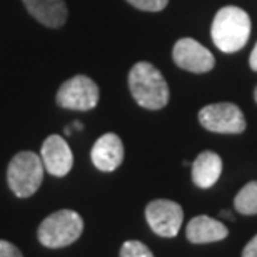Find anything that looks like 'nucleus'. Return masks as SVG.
<instances>
[{
  "label": "nucleus",
  "instance_id": "obj_1",
  "mask_svg": "<svg viewBox=\"0 0 257 257\" xmlns=\"http://www.w3.org/2000/svg\"><path fill=\"white\" fill-rule=\"evenodd\" d=\"M128 89L144 109L159 110L169 102V85L161 70L151 62H137L128 72Z\"/></svg>",
  "mask_w": 257,
  "mask_h": 257
},
{
  "label": "nucleus",
  "instance_id": "obj_2",
  "mask_svg": "<svg viewBox=\"0 0 257 257\" xmlns=\"http://www.w3.org/2000/svg\"><path fill=\"white\" fill-rule=\"evenodd\" d=\"M210 34L212 42L220 52L234 54L247 44L250 35V17L245 10L234 5L222 7L215 14Z\"/></svg>",
  "mask_w": 257,
  "mask_h": 257
},
{
  "label": "nucleus",
  "instance_id": "obj_3",
  "mask_svg": "<svg viewBox=\"0 0 257 257\" xmlns=\"http://www.w3.org/2000/svg\"><path fill=\"white\" fill-rule=\"evenodd\" d=\"M84 220L75 210L62 209L47 215L39 225L37 235L40 244L49 249H62L74 244L82 235Z\"/></svg>",
  "mask_w": 257,
  "mask_h": 257
},
{
  "label": "nucleus",
  "instance_id": "obj_4",
  "mask_svg": "<svg viewBox=\"0 0 257 257\" xmlns=\"http://www.w3.org/2000/svg\"><path fill=\"white\" fill-rule=\"evenodd\" d=\"M44 162L35 152L24 151L12 157L7 169L9 187L17 197H30L44 181Z\"/></svg>",
  "mask_w": 257,
  "mask_h": 257
},
{
  "label": "nucleus",
  "instance_id": "obj_5",
  "mask_svg": "<svg viewBox=\"0 0 257 257\" xmlns=\"http://www.w3.org/2000/svg\"><path fill=\"white\" fill-rule=\"evenodd\" d=\"M199 122L204 128L215 134H240L245 131L242 110L230 102L205 105L199 112Z\"/></svg>",
  "mask_w": 257,
  "mask_h": 257
},
{
  "label": "nucleus",
  "instance_id": "obj_6",
  "mask_svg": "<svg viewBox=\"0 0 257 257\" xmlns=\"http://www.w3.org/2000/svg\"><path fill=\"white\" fill-rule=\"evenodd\" d=\"M57 104L70 110H90L99 104V87L90 77L75 75L59 89Z\"/></svg>",
  "mask_w": 257,
  "mask_h": 257
},
{
  "label": "nucleus",
  "instance_id": "obj_7",
  "mask_svg": "<svg viewBox=\"0 0 257 257\" xmlns=\"http://www.w3.org/2000/svg\"><path fill=\"white\" fill-rule=\"evenodd\" d=\"M146 219L151 229L161 237H176L182 227L184 210L177 202L156 199L147 204Z\"/></svg>",
  "mask_w": 257,
  "mask_h": 257
},
{
  "label": "nucleus",
  "instance_id": "obj_8",
  "mask_svg": "<svg viewBox=\"0 0 257 257\" xmlns=\"http://www.w3.org/2000/svg\"><path fill=\"white\" fill-rule=\"evenodd\" d=\"M172 59L181 69L194 72V74H204V72L212 70L215 64L214 55L202 44L191 37L177 40L172 50Z\"/></svg>",
  "mask_w": 257,
  "mask_h": 257
},
{
  "label": "nucleus",
  "instance_id": "obj_9",
  "mask_svg": "<svg viewBox=\"0 0 257 257\" xmlns=\"http://www.w3.org/2000/svg\"><path fill=\"white\" fill-rule=\"evenodd\" d=\"M40 157H42L45 171L55 177L67 176L74 166V156H72L69 144L65 142L64 137L55 136V134L45 139Z\"/></svg>",
  "mask_w": 257,
  "mask_h": 257
},
{
  "label": "nucleus",
  "instance_id": "obj_10",
  "mask_svg": "<svg viewBox=\"0 0 257 257\" xmlns=\"http://www.w3.org/2000/svg\"><path fill=\"white\" fill-rule=\"evenodd\" d=\"M94 166L102 172H112L124 161V144L117 134L107 132L97 139L90 151Z\"/></svg>",
  "mask_w": 257,
  "mask_h": 257
},
{
  "label": "nucleus",
  "instance_id": "obj_11",
  "mask_svg": "<svg viewBox=\"0 0 257 257\" xmlns=\"http://www.w3.org/2000/svg\"><path fill=\"white\" fill-rule=\"evenodd\" d=\"M22 2L35 20L50 29L62 27L69 15L64 0H22Z\"/></svg>",
  "mask_w": 257,
  "mask_h": 257
},
{
  "label": "nucleus",
  "instance_id": "obj_12",
  "mask_svg": "<svg viewBox=\"0 0 257 257\" xmlns=\"http://www.w3.org/2000/svg\"><path fill=\"white\" fill-rule=\"evenodd\" d=\"M229 235V229L222 222L209 215H197L189 220L186 229V237L192 244H209L217 242Z\"/></svg>",
  "mask_w": 257,
  "mask_h": 257
},
{
  "label": "nucleus",
  "instance_id": "obj_13",
  "mask_svg": "<svg viewBox=\"0 0 257 257\" xmlns=\"http://www.w3.org/2000/svg\"><path fill=\"white\" fill-rule=\"evenodd\" d=\"M222 174V159L215 152L199 154L192 164V182L200 189L212 187Z\"/></svg>",
  "mask_w": 257,
  "mask_h": 257
},
{
  "label": "nucleus",
  "instance_id": "obj_14",
  "mask_svg": "<svg viewBox=\"0 0 257 257\" xmlns=\"http://www.w3.org/2000/svg\"><path fill=\"white\" fill-rule=\"evenodd\" d=\"M234 207L242 215L257 214V182H247L234 199Z\"/></svg>",
  "mask_w": 257,
  "mask_h": 257
},
{
  "label": "nucleus",
  "instance_id": "obj_15",
  "mask_svg": "<svg viewBox=\"0 0 257 257\" xmlns=\"http://www.w3.org/2000/svg\"><path fill=\"white\" fill-rule=\"evenodd\" d=\"M120 257H154L152 250L139 240H127L120 249Z\"/></svg>",
  "mask_w": 257,
  "mask_h": 257
},
{
  "label": "nucleus",
  "instance_id": "obj_16",
  "mask_svg": "<svg viewBox=\"0 0 257 257\" xmlns=\"http://www.w3.org/2000/svg\"><path fill=\"white\" fill-rule=\"evenodd\" d=\"M127 2L139 10H146V12H161L162 9H166L169 0H127Z\"/></svg>",
  "mask_w": 257,
  "mask_h": 257
},
{
  "label": "nucleus",
  "instance_id": "obj_17",
  "mask_svg": "<svg viewBox=\"0 0 257 257\" xmlns=\"http://www.w3.org/2000/svg\"><path fill=\"white\" fill-rule=\"evenodd\" d=\"M0 257H24V255L19 250V247L10 244L9 240L0 239Z\"/></svg>",
  "mask_w": 257,
  "mask_h": 257
},
{
  "label": "nucleus",
  "instance_id": "obj_18",
  "mask_svg": "<svg viewBox=\"0 0 257 257\" xmlns=\"http://www.w3.org/2000/svg\"><path fill=\"white\" fill-rule=\"evenodd\" d=\"M240 257H257V234L247 242Z\"/></svg>",
  "mask_w": 257,
  "mask_h": 257
},
{
  "label": "nucleus",
  "instance_id": "obj_19",
  "mask_svg": "<svg viewBox=\"0 0 257 257\" xmlns=\"http://www.w3.org/2000/svg\"><path fill=\"white\" fill-rule=\"evenodd\" d=\"M249 64H250V69L255 70L257 72V44H255V47L254 50L250 52V59H249Z\"/></svg>",
  "mask_w": 257,
  "mask_h": 257
},
{
  "label": "nucleus",
  "instance_id": "obj_20",
  "mask_svg": "<svg viewBox=\"0 0 257 257\" xmlns=\"http://www.w3.org/2000/svg\"><path fill=\"white\" fill-rule=\"evenodd\" d=\"M220 215H222V217H225V219H234L232 214H230L229 210H222V212H220Z\"/></svg>",
  "mask_w": 257,
  "mask_h": 257
},
{
  "label": "nucleus",
  "instance_id": "obj_21",
  "mask_svg": "<svg viewBox=\"0 0 257 257\" xmlns=\"http://www.w3.org/2000/svg\"><path fill=\"white\" fill-rule=\"evenodd\" d=\"M74 127L75 128H84V125H82L80 122H74Z\"/></svg>",
  "mask_w": 257,
  "mask_h": 257
},
{
  "label": "nucleus",
  "instance_id": "obj_22",
  "mask_svg": "<svg viewBox=\"0 0 257 257\" xmlns=\"http://www.w3.org/2000/svg\"><path fill=\"white\" fill-rule=\"evenodd\" d=\"M254 99H255V102H257V87H255V90H254Z\"/></svg>",
  "mask_w": 257,
  "mask_h": 257
}]
</instances>
